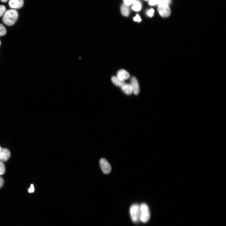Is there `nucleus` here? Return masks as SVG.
I'll use <instances>...</instances> for the list:
<instances>
[{
  "label": "nucleus",
  "mask_w": 226,
  "mask_h": 226,
  "mask_svg": "<svg viewBox=\"0 0 226 226\" xmlns=\"http://www.w3.org/2000/svg\"><path fill=\"white\" fill-rule=\"evenodd\" d=\"M111 80L112 83L117 86L122 87L125 84L124 81L119 79L117 77H113Z\"/></svg>",
  "instance_id": "nucleus-12"
},
{
  "label": "nucleus",
  "mask_w": 226,
  "mask_h": 226,
  "mask_svg": "<svg viewBox=\"0 0 226 226\" xmlns=\"http://www.w3.org/2000/svg\"><path fill=\"white\" fill-rule=\"evenodd\" d=\"M34 187L33 184H31L30 185V187L28 190V192L29 193H33L34 191Z\"/></svg>",
  "instance_id": "nucleus-22"
},
{
  "label": "nucleus",
  "mask_w": 226,
  "mask_h": 226,
  "mask_svg": "<svg viewBox=\"0 0 226 226\" xmlns=\"http://www.w3.org/2000/svg\"><path fill=\"white\" fill-rule=\"evenodd\" d=\"M140 221L143 223L147 222L150 218V213L149 207L147 205L143 203L141 206Z\"/></svg>",
  "instance_id": "nucleus-3"
},
{
  "label": "nucleus",
  "mask_w": 226,
  "mask_h": 226,
  "mask_svg": "<svg viewBox=\"0 0 226 226\" xmlns=\"http://www.w3.org/2000/svg\"><path fill=\"white\" fill-rule=\"evenodd\" d=\"M134 20L135 21L140 22L141 21V18L139 14H137L134 18Z\"/></svg>",
  "instance_id": "nucleus-21"
},
{
  "label": "nucleus",
  "mask_w": 226,
  "mask_h": 226,
  "mask_svg": "<svg viewBox=\"0 0 226 226\" xmlns=\"http://www.w3.org/2000/svg\"><path fill=\"white\" fill-rule=\"evenodd\" d=\"M8 0H1V1L3 2H6L8 1Z\"/></svg>",
  "instance_id": "nucleus-24"
},
{
  "label": "nucleus",
  "mask_w": 226,
  "mask_h": 226,
  "mask_svg": "<svg viewBox=\"0 0 226 226\" xmlns=\"http://www.w3.org/2000/svg\"><path fill=\"white\" fill-rule=\"evenodd\" d=\"M154 12V10L153 9H150L148 11L147 14L150 17H152L153 16Z\"/></svg>",
  "instance_id": "nucleus-20"
},
{
  "label": "nucleus",
  "mask_w": 226,
  "mask_h": 226,
  "mask_svg": "<svg viewBox=\"0 0 226 226\" xmlns=\"http://www.w3.org/2000/svg\"><path fill=\"white\" fill-rule=\"evenodd\" d=\"M158 3V0H149V4L150 6H154Z\"/></svg>",
  "instance_id": "nucleus-18"
},
{
  "label": "nucleus",
  "mask_w": 226,
  "mask_h": 226,
  "mask_svg": "<svg viewBox=\"0 0 226 226\" xmlns=\"http://www.w3.org/2000/svg\"><path fill=\"white\" fill-rule=\"evenodd\" d=\"M132 220L135 223L140 221L141 210L140 206L137 204L132 205L130 210Z\"/></svg>",
  "instance_id": "nucleus-2"
},
{
  "label": "nucleus",
  "mask_w": 226,
  "mask_h": 226,
  "mask_svg": "<svg viewBox=\"0 0 226 226\" xmlns=\"http://www.w3.org/2000/svg\"><path fill=\"white\" fill-rule=\"evenodd\" d=\"M124 92L127 95H130L133 93V89L131 85L125 84L121 87Z\"/></svg>",
  "instance_id": "nucleus-10"
},
{
  "label": "nucleus",
  "mask_w": 226,
  "mask_h": 226,
  "mask_svg": "<svg viewBox=\"0 0 226 226\" xmlns=\"http://www.w3.org/2000/svg\"><path fill=\"white\" fill-rule=\"evenodd\" d=\"M146 1H147V0H146Z\"/></svg>",
  "instance_id": "nucleus-26"
},
{
  "label": "nucleus",
  "mask_w": 226,
  "mask_h": 226,
  "mask_svg": "<svg viewBox=\"0 0 226 226\" xmlns=\"http://www.w3.org/2000/svg\"><path fill=\"white\" fill-rule=\"evenodd\" d=\"M158 10L161 16L163 17H168L171 14V9L168 5H158Z\"/></svg>",
  "instance_id": "nucleus-5"
},
{
  "label": "nucleus",
  "mask_w": 226,
  "mask_h": 226,
  "mask_svg": "<svg viewBox=\"0 0 226 226\" xmlns=\"http://www.w3.org/2000/svg\"><path fill=\"white\" fill-rule=\"evenodd\" d=\"M131 85L132 87L133 93L135 95H137L139 94L140 91V88L139 83L135 77H132L130 81Z\"/></svg>",
  "instance_id": "nucleus-7"
},
{
  "label": "nucleus",
  "mask_w": 226,
  "mask_h": 226,
  "mask_svg": "<svg viewBox=\"0 0 226 226\" xmlns=\"http://www.w3.org/2000/svg\"><path fill=\"white\" fill-rule=\"evenodd\" d=\"M18 13L15 9L9 10L6 11L3 16V21L4 24L9 26L14 25L17 21Z\"/></svg>",
  "instance_id": "nucleus-1"
},
{
  "label": "nucleus",
  "mask_w": 226,
  "mask_h": 226,
  "mask_svg": "<svg viewBox=\"0 0 226 226\" xmlns=\"http://www.w3.org/2000/svg\"><path fill=\"white\" fill-rule=\"evenodd\" d=\"M121 12L122 15L125 17L128 16L130 13V10L128 6L123 4L121 8Z\"/></svg>",
  "instance_id": "nucleus-11"
},
{
  "label": "nucleus",
  "mask_w": 226,
  "mask_h": 226,
  "mask_svg": "<svg viewBox=\"0 0 226 226\" xmlns=\"http://www.w3.org/2000/svg\"><path fill=\"white\" fill-rule=\"evenodd\" d=\"M171 0H158V5H169L171 3Z\"/></svg>",
  "instance_id": "nucleus-14"
},
{
  "label": "nucleus",
  "mask_w": 226,
  "mask_h": 226,
  "mask_svg": "<svg viewBox=\"0 0 226 226\" xmlns=\"http://www.w3.org/2000/svg\"><path fill=\"white\" fill-rule=\"evenodd\" d=\"M6 11V8L3 5H0V17L4 16Z\"/></svg>",
  "instance_id": "nucleus-17"
},
{
  "label": "nucleus",
  "mask_w": 226,
  "mask_h": 226,
  "mask_svg": "<svg viewBox=\"0 0 226 226\" xmlns=\"http://www.w3.org/2000/svg\"><path fill=\"white\" fill-rule=\"evenodd\" d=\"M117 77L119 79L124 81L129 79L130 77V75L126 71L122 70L118 72Z\"/></svg>",
  "instance_id": "nucleus-9"
},
{
  "label": "nucleus",
  "mask_w": 226,
  "mask_h": 226,
  "mask_svg": "<svg viewBox=\"0 0 226 226\" xmlns=\"http://www.w3.org/2000/svg\"><path fill=\"white\" fill-rule=\"evenodd\" d=\"M124 4L127 6H129L132 4L133 0H123Z\"/></svg>",
  "instance_id": "nucleus-19"
},
{
  "label": "nucleus",
  "mask_w": 226,
  "mask_h": 226,
  "mask_svg": "<svg viewBox=\"0 0 226 226\" xmlns=\"http://www.w3.org/2000/svg\"><path fill=\"white\" fill-rule=\"evenodd\" d=\"M100 164L103 172L105 174L109 173L112 170L111 167L108 161L105 158H102L100 161Z\"/></svg>",
  "instance_id": "nucleus-4"
},
{
  "label": "nucleus",
  "mask_w": 226,
  "mask_h": 226,
  "mask_svg": "<svg viewBox=\"0 0 226 226\" xmlns=\"http://www.w3.org/2000/svg\"><path fill=\"white\" fill-rule=\"evenodd\" d=\"M6 33H7V30L5 27L3 25L0 24V36L5 35Z\"/></svg>",
  "instance_id": "nucleus-15"
},
{
  "label": "nucleus",
  "mask_w": 226,
  "mask_h": 226,
  "mask_svg": "<svg viewBox=\"0 0 226 226\" xmlns=\"http://www.w3.org/2000/svg\"><path fill=\"white\" fill-rule=\"evenodd\" d=\"M1 41H0V46H1Z\"/></svg>",
  "instance_id": "nucleus-25"
},
{
  "label": "nucleus",
  "mask_w": 226,
  "mask_h": 226,
  "mask_svg": "<svg viewBox=\"0 0 226 226\" xmlns=\"http://www.w3.org/2000/svg\"><path fill=\"white\" fill-rule=\"evenodd\" d=\"M5 172V167L3 163L0 161V175H3Z\"/></svg>",
  "instance_id": "nucleus-16"
},
{
  "label": "nucleus",
  "mask_w": 226,
  "mask_h": 226,
  "mask_svg": "<svg viewBox=\"0 0 226 226\" xmlns=\"http://www.w3.org/2000/svg\"><path fill=\"white\" fill-rule=\"evenodd\" d=\"M133 5L132 7V9L135 11H140L142 8V5L140 2L138 0H133Z\"/></svg>",
  "instance_id": "nucleus-13"
},
{
  "label": "nucleus",
  "mask_w": 226,
  "mask_h": 226,
  "mask_svg": "<svg viewBox=\"0 0 226 226\" xmlns=\"http://www.w3.org/2000/svg\"><path fill=\"white\" fill-rule=\"evenodd\" d=\"M4 184V180L3 179L0 177V188H1Z\"/></svg>",
  "instance_id": "nucleus-23"
},
{
  "label": "nucleus",
  "mask_w": 226,
  "mask_h": 226,
  "mask_svg": "<svg viewBox=\"0 0 226 226\" xmlns=\"http://www.w3.org/2000/svg\"><path fill=\"white\" fill-rule=\"evenodd\" d=\"M10 152L8 149L0 147V161H7L10 158Z\"/></svg>",
  "instance_id": "nucleus-6"
},
{
  "label": "nucleus",
  "mask_w": 226,
  "mask_h": 226,
  "mask_svg": "<svg viewBox=\"0 0 226 226\" xmlns=\"http://www.w3.org/2000/svg\"><path fill=\"white\" fill-rule=\"evenodd\" d=\"M24 3L23 0H10L9 4L10 8L15 9L22 8Z\"/></svg>",
  "instance_id": "nucleus-8"
}]
</instances>
